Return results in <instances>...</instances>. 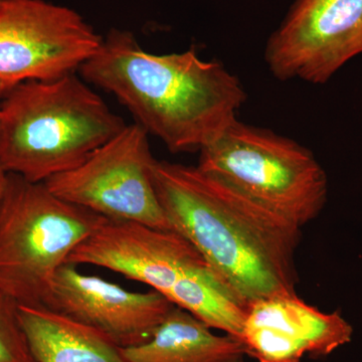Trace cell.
Returning <instances> with one entry per match:
<instances>
[{"instance_id":"obj_13","label":"cell","mask_w":362,"mask_h":362,"mask_svg":"<svg viewBox=\"0 0 362 362\" xmlns=\"http://www.w3.org/2000/svg\"><path fill=\"white\" fill-rule=\"evenodd\" d=\"M129 362H245L242 341L213 328L189 312L173 307L147 341L123 349Z\"/></svg>"},{"instance_id":"obj_7","label":"cell","mask_w":362,"mask_h":362,"mask_svg":"<svg viewBox=\"0 0 362 362\" xmlns=\"http://www.w3.org/2000/svg\"><path fill=\"white\" fill-rule=\"evenodd\" d=\"M148 133L126 125L75 168L45 181L62 199L109 221L171 230L153 181Z\"/></svg>"},{"instance_id":"obj_14","label":"cell","mask_w":362,"mask_h":362,"mask_svg":"<svg viewBox=\"0 0 362 362\" xmlns=\"http://www.w3.org/2000/svg\"><path fill=\"white\" fill-rule=\"evenodd\" d=\"M0 362H35L18 315V304L0 294Z\"/></svg>"},{"instance_id":"obj_12","label":"cell","mask_w":362,"mask_h":362,"mask_svg":"<svg viewBox=\"0 0 362 362\" xmlns=\"http://www.w3.org/2000/svg\"><path fill=\"white\" fill-rule=\"evenodd\" d=\"M35 362H129L104 333L44 306L18 305Z\"/></svg>"},{"instance_id":"obj_3","label":"cell","mask_w":362,"mask_h":362,"mask_svg":"<svg viewBox=\"0 0 362 362\" xmlns=\"http://www.w3.org/2000/svg\"><path fill=\"white\" fill-rule=\"evenodd\" d=\"M126 124L75 74L0 98V168L33 182L75 168Z\"/></svg>"},{"instance_id":"obj_4","label":"cell","mask_w":362,"mask_h":362,"mask_svg":"<svg viewBox=\"0 0 362 362\" xmlns=\"http://www.w3.org/2000/svg\"><path fill=\"white\" fill-rule=\"evenodd\" d=\"M66 263L108 269L143 283L214 330L240 340L247 307L175 230L105 218Z\"/></svg>"},{"instance_id":"obj_5","label":"cell","mask_w":362,"mask_h":362,"mask_svg":"<svg viewBox=\"0 0 362 362\" xmlns=\"http://www.w3.org/2000/svg\"><path fill=\"white\" fill-rule=\"evenodd\" d=\"M104 220L44 182L7 173L0 195V294L49 308L57 271Z\"/></svg>"},{"instance_id":"obj_11","label":"cell","mask_w":362,"mask_h":362,"mask_svg":"<svg viewBox=\"0 0 362 362\" xmlns=\"http://www.w3.org/2000/svg\"><path fill=\"white\" fill-rule=\"evenodd\" d=\"M352 335L341 314L325 313L294 295L249 305L240 341L257 362H301L305 356H330Z\"/></svg>"},{"instance_id":"obj_16","label":"cell","mask_w":362,"mask_h":362,"mask_svg":"<svg viewBox=\"0 0 362 362\" xmlns=\"http://www.w3.org/2000/svg\"><path fill=\"white\" fill-rule=\"evenodd\" d=\"M2 97V94H1V92H0V98Z\"/></svg>"},{"instance_id":"obj_1","label":"cell","mask_w":362,"mask_h":362,"mask_svg":"<svg viewBox=\"0 0 362 362\" xmlns=\"http://www.w3.org/2000/svg\"><path fill=\"white\" fill-rule=\"evenodd\" d=\"M153 181L171 230L194 245L247 307L297 295L300 226L197 166L156 159Z\"/></svg>"},{"instance_id":"obj_9","label":"cell","mask_w":362,"mask_h":362,"mask_svg":"<svg viewBox=\"0 0 362 362\" xmlns=\"http://www.w3.org/2000/svg\"><path fill=\"white\" fill-rule=\"evenodd\" d=\"M361 54L362 0H293L264 58L279 81L323 85Z\"/></svg>"},{"instance_id":"obj_6","label":"cell","mask_w":362,"mask_h":362,"mask_svg":"<svg viewBox=\"0 0 362 362\" xmlns=\"http://www.w3.org/2000/svg\"><path fill=\"white\" fill-rule=\"evenodd\" d=\"M197 166L301 228L327 202V175L310 149L239 119L199 151Z\"/></svg>"},{"instance_id":"obj_17","label":"cell","mask_w":362,"mask_h":362,"mask_svg":"<svg viewBox=\"0 0 362 362\" xmlns=\"http://www.w3.org/2000/svg\"><path fill=\"white\" fill-rule=\"evenodd\" d=\"M0 1H1V0H0Z\"/></svg>"},{"instance_id":"obj_2","label":"cell","mask_w":362,"mask_h":362,"mask_svg":"<svg viewBox=\"0 0 362 362\" xmlns=\"http://www.w3.org/2000/svg\"><path fill=\"white\" fill-rule=\"evenodd\" d=\"M80 71L173 153L206 148L238 120L247 98L240 78L221 62L204 61L194 47L152 54L128 30H111Z\"/></svg>"},{"instance_id":"obj_8","label":"cell","mask_w":362,"mask_h":362,"mask_svg":"<svg viewBox=\"0 0 362 362\" xmlns=\"http://www.w3.org/2000/svg\"><path fill=\"white\" fill-rule=\"evenodd\" d=\"M103 37L73 8L47 0L0 1V92L80 71Z\"/></svg>"},{"instance_id":"obj_10","label":"cell","mask_w":362,"mask_h":362,"mask_svg":"<svg viewBox=\"0 0 362 362\" xmlns=\"http://www.w3.org/2000/svg\"><path fill=\"white\" fill-rule=\"evenodd\" d=\"M175 305L160 293L133 292L77 265L64 264L52 283V310L104 333L122 349L151 338Z\"/></svg>"},{"instance_id":"obj_15","label":"cell","mask_w":362,"mask_h":362,"mask_svg":"<svg viewBox=\"0 0 362 362\" xmlns=\"http://www.w3.org/2000/svg\"><path fill=\"white\" fill-rule=\"evenodd\" d=\"M7 180V173L1 168H0V195L4 192V187H6Z\"/></svg>"}]
</instances>
